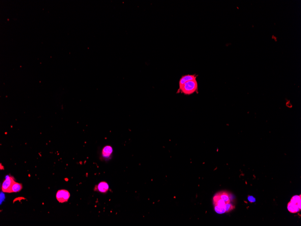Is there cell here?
Wrapping results in <instances>:
<instances>
[{"label":"cell","mask_w":301,"mask_h":226,"mask_svg":"<svg viewBox=\"0 0 301 226\" xmlns=\"http://www.w3.org/2000/svg\"><path fill=\"white\" fill-rule=\"evenodd\" d=\"M198 91V84L196 79L189 81L179 88L178 92L186 95H190Z\"/></svg>","instance_id":"obj_1"},{"label":"cell","mask_w":301,"mask_h":226,"mask_svg":"<svg viewBox=\"0 0 301 226\" xmlns=\"http://www.w3.org/2000/svg\"><path fill=\"white\" fill-rule=\"evenodd\" d=\"M69 192L66 190H60L57 192L56 198L60 203H63L68 201L70 197Z\"/></svg>","instance_id":"obj_2"},{"label":"cell","mask_w":301,"mask_h":226,"mask_svg":"<svg viewBox=\"0 0 301 226\" xmlns=\"http://www.w3.org/2000/svg\"><path fill=\"white\" fill-rule=\"evenodd\" d=\"M15 181H14V178L11 176H8L6 178L5 180L3 182L2 185V191L5 193L10 192V189H11L12 185L14 184Z\"/></svg>","instance_id":"obj_3"},{"label":"cell","mask_w":301,"mask_h":226,"mask_svg":"<svg viewBox=\"0 0 301 226\" xmlns=\"http://www.w3.org/2000/svg\"><path fill=\"white\" fill-rule=\"evenodd\" d=\"M113 153V148L111 146H106L102 149V157L105 160L110 159Z\"/></svg>","instance_id":"obj_4"},{"label":"cell","mask_w":301,"mask_h":226,"mask_svg":"<svg viewBox=\"0 0 301 226\" xmlns=\"http://www.w3.org/2000/svg\"><path fill=\"white\" fill-rule=\"evenodd\" d=\"M109 189V187L108 183L105 181H102L95 186L94 190L102 193H105L108 191Z\"/></svg>","instance_id":"obj_5"},{"label":"cell","mask_w":301,"mask_h":226,"mask_svg":"<svg viewBox=\"0 0 301 226\" xmlns=\"http://www.w3.org/2000/svg\"><path fill=\"white\" fill-rule=\"evenodd\" d=\"M196 74H186L182 76L179 81V88L189 81L196 79Z\"/></svg>","instance_id":"obj_6"},{"label":"cell","mask_w":301,"mask_h":226,"mask_svg":"<svg viewBox=\"0 0 301 226\" xmlns=\"http://www.w3.org/2000/svg\"><path fill=\"white\" fill-rule=\"evenodd\" d=\"M287 209L289 212L293 213H297L301 210L298 208L297 205L291 201L288 204Z\"/></svg>","instance_id":"obj_7"},{"label":"cell","mask_w":301,"mask_h":226,"mask_svg":"<svg viewBox=\"0 0 301 226\" xmlns=\"http://www.w3.org/2000/svg\"><path fill=\"white\" fill-rule=\"evenodd\" d=\"M23 186L22 184L17 182H14L12 185L9 193H16L21 191Z\"/></svg>","instance_id":"obj_8"},{"label":"cell","mask_w":301,"mask_h":226,"mask_svg":"<svg viewBox=\"0 0 301 226\" xmlns=\"http://www.w3.org/2000/svg\"><path fill=\"white\" fill-rule=\"evenodd\" d=\"M290 201L297 205L298 208L301 210V195H300L299 196L296 195V196H293L292 198L291 199Z\"/></svg>","instance_id":"obj_9"},{"label":"cell","mask_w":301,"mask_h":226,"mask_svg":"<svg viewBox=\"0 0 301 226\" xmlns=\"http://www.w3.org/2000/svg\"><path fill=\"white\" fill-rule=\"evenodd\" d=\"M248 199H249V201L252 202V203L255 201V199L252 196H249Z\"/></svg>","instance_id":"obj_10"}]
</instances>
